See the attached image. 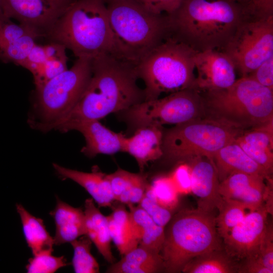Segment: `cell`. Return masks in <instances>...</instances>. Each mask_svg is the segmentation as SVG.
<instances>
[{"label": "cell", "mask_w": 273, "mask_h": 273, "mask_svg": "<svg viewBox=\"0 0 273 273\" xmlns=\"http://www.w3.org/2000/svg\"><path fill=\"white\" fill-rule=\"evenodd\" d=\"M197 52L169 35L136 65L144 82L145 101L194 88L195 58Z\"/></svg>", "instance_id": "obj_7"}, {"label": "cell", "mask_w": 273, "mask_h": 273, "mask_svg": "<svg viewBox=\"0 0 273 273\" xmlns=\"http://www.w3.org/2000/svg\"><path fill=\"white\" fill-rule=\"evenodd\" d=\"M56 226L55 244L70 243L86 235L84 211L57 198L56 205L50 213Z\"/></svg>", "instance_id": "obj_21"}, {"label": "cell", "mask_w": 273, "mask_h": 273, "mask_svg": "<svg viewBox=\"0 0 273 273\" xmlns=\"http://www.w3.org/2000/svg\"><path fill=\"white\" fill-rule=\"evenodd\" d=\"M66 1H68V2H74V1H75V0H66Z\"/></svg>", "instance_id": "obj_46"}, {"label": "cell", "mask_w": 273, "mask_h": 273, "mask_svg": "<svg viewBox=\"0 0 273 273\" xmlns=\"http://www.w3.org/2000/svg\"><path fill=\"white\" fill-rule=\"evenodd\" d=\"M272 122L243 131L235 140L245 153L256 162L263 161L273 154Z\"/></svg>", "instance_id": "obj_26"}, {"label": "cell", "mask_w": 273, "mask_h": 273, "mask_svg": "<svg viewBox=\"0 0 273 273\" xmlns=\"http://www.w3.org/2000/svg\"><path fill=\"white\" fill-rule=\"evenodd\" d=\"M213 161L220 181L235 173H245L271 177L268 172L253 160L235 141L223 146L214 155Z\"/></svg>", "instance_id": "obj_19"}, {"label": "cell", "mask_w": 273, "mask_h": 273, "mask_svg": "<svg viewBox=\"0 0 273 273\" xmlns=\"http://www.w3.org/2000/svg\"><path fill=\"white\" fill-rule=\"evenodd\" d=\"M165 231L160 252L163 270L181 272L194 257L223 248L214 212L185 209L172 216Z\"/></svg>", "instance_id": "obj_6"}, {"label": "cell", "mask_w": 273, "mask_h": 273, "mask_svg": "<svg viewBox=\"0 0 273 273\" xmlns=\"http://www.w3.org/2000/svg\"><path fill=\"white\" fill-rule=\"evenodd\" d=\"M242 132L208 117L177 124L163 131L162 157L171 162L196 157L213 161L219 149L235 141Z\"/></svg>", "instance_id": "obj_9"}, {"label": "cell", "mask_w": 273, "mask_h": 273, "mask_svg": "<svg viewBox=\"0 0 273 273\" xmlns=\"http://www.w3.org/2000/svg\"><path fill=\"white\" fill-rule=\"evenodd\" d=\"M139 206L146 212L155 222L164 228L172 217L170 210L162 206L145 194L139 202Z\"/></svg>", "instance_id": "obj_37"}, {"label": "cell", "mask_w": 273, "mask_h": 273, "mask_svg": "<svg viewBox=\"0 0 273 273\" xmlns=\"http://www.w3.org/2000/svg\"><path fill=\"white\" fill-rule=\"evenodd\" d=\"M217 209L218 214L216 216V228L222 239L250 212L241 202L223 198Z\"/></svg>", "instance_id": "obj_31"}, {"label": "cell", "mask_w": 273, "mask_h": 273, "mask_svg": "<svg viewBox=\"0 0 273 273\" xmlns=\"http://www.w3.org/2000/svg\"><path fill=\"white\" fill-rule=\"evenodd\" d=\"M248 76L273 90V56L261 63Z\"/></svg>", "instance_id": "obj_41"}, {"label": "cell", "mask_w": 273, "mask_h": 273, "mask_svg": "<svg viewBox=\"0 0 273 273\" xmlns=\"http://www.w3.org/2000/svg\"><path fill=\"white\" fill-rule=\"evenodd\" d=\"M195 66L194 88L200 92L226 88L237 80L234 64L222 50L198 52Z\"/></svg>", "instance_id": "obj_14"}, {"label": "cell", "mask_w": 273, "mask_h": 273, "mask_svg": "<svg viewBox=\"0 0 273 273\" xmlns=\"http://www.w3.org/2000/svg\"><path fill=\"white\" fill-rule=\"evenodd\" d=\"M148 11L156 15H170L178 8L181 0H134Z\"/></svg>", "instance_id": "obj_40"}, {"label": "cell", "mask_w": 273, "mask_h": 273, "mask_svg": "<svg viewBox=\"0 0 273 273\" xmlns=\"http://www.w3.org/2000/svg\"><path fill=\"white\" fill-rule=\"evenodd\" d=\"M145 194L170 211L178 204L179 193L170 177L160 176L155 178L151 184H148Z\"/></svg>", "instance_id": "obj_32"}, {"label": "cell", "mask_w": 273, "mask_h": 273, "mask_svg": "<svg viewBox=\"0 0 273 273\" xmlns=\"http://www.w3.org/2000/svg\"><path fill=\"white\" fill-rule=\"evenodd\" d=\"M44 47L47 53L46 59L30 71L33 77L35 89L40 87L68 69L66 49L64 46L51 41L45 44Z\"/></svg>", "instance_id": "obj_30"}, {"label": "cell", "mask_w": 273, "mask_h": 273, "mask_svg": "<svg viewBox=\"0 0 273 273\" xmlns=\"http://www.w3.org/2000/svg\"><path fill=\"white\" fill-rule=\"evenodd\" d=\"M163 270L160 254L141 246L130 250L107 270L110 273H154Z\"/></svg>", "instance_id": "obj_25"}, {"label": "cell", "mask_w": 273, "mask_h": 273, "mask_svg": "<svg viewBox=\"0 0 273 273\" xmlns=\"http://www.w3.org/2000/svg\"><path fill=\"white\" fill-rule=\"evenodd\" d=\"M40 37L42 36L38 33L27 34L1 48L0 60L21 66Z\"/></svg>", "instance_id": "obj_34"}, {"label": "cell", "mask_w": 273, "mask_h": 273, "mask_svg": "<svg viewBox=\"0 0 273 273\" xmlns=\"http://www.w3.org/2000/svg\"><path fill=\"white\" fill-rule=\"evenodd\" d=\"M132 232L139 245L160 254L165 229L159 225L140 206L128 205Z\"/></svg>", "instance_id": "obj_22"}, {"label": "cell", "mask_w": 273, "mask_h": 273, "mask_svg": "<svg viewBox=\"0 0 273 273\" xmlns=\"http://www.w3.org/2000/svg\"><path fill=\"white\" fill-rule=\"evenodd\" d=\"M244 5L245 20H258L273 16V0H249Z\"/></svg>", "instance_id": "obj_38"}, {"label": "cell", "mask_w": 273, "mask_h": 273, "mask_svg": "<svg viewBox=\"0 0 273 273\" xmlns=\"http://www.w3.org/2000/svg\"><path fill=\"white\" fill-rule=\"evenodd\" d=\"M53 165L61 178L71 179L83 188L99 206H112L115 200L107 174L96 169L86 172L66 168L56 163Z\"/></svg>", "instance_id": "obj_20"}, {"label": "cell", "mask_w": 273, "mask_h": 273, "mask_svg": "<svg viewBox=\"0 0 273 273\" xmlns=\"http://www.w3.org/2000/svg\"><path fill=\"white\" fill-rule=\"evenodd\" d=\"M32 33H38L43 37L32 28L14 23L4 14L0 7V49L24 35Z\"/></svg>", "instance_id": "obj_36"}, {"label": "cell", "mask_w": 273, "mask_h": 273, "mask_svg": "<svg viewBox=\"0 0 273 273\" xmlns=\"http://www.w3.org/2000/svg\"><path fill=\"white\" fill-rule=\"evenodd\" d=\"M267 180V184H265L264 195H263V205L268 213L272 215L273 205H272V180L269 178Z\"/></svg>", "instance_id": "obj_44"}, {"label": "cell", "mask_w": 273, "mask_h": 273, "mask_svg": "<svg viewBox=\"0 0 273 273\" xmlns=\"http://www.w3.org/2000/svg\"><path fill=\"white\" fill-rule=\"evenodd\" d=\"M268 213L264 205L249 212L243 220L222 239L226 252L238 262L257 256L267 224Z\"/></svg>", "instance_id": "obj_13"}, {"label": "cell", "mask_w": 273, "mask_h": 273, "mask_svg": "<svg viewBox=\"0 0 273 273\" xmlns=\"http://www.w3.org/2000/svg\"><path fill=\"white\" fill-rule=\"evenodd\" d=\"M100 120H85L73 122L59 127L62 132L75 130L80 132L85 140L81 152L93 158L98 154L113 155L122 152L125 135L115 132L104 125Z\"/></svg>", "instance_id": "obj_15"}, {"label": "cell", "mask_w": 273, "mask_h": 273, "mask_svg": "<svg viewBox=\"0 0 273 273\" xmlns=\"http://www.w3.org/2000/svg\"><path fill=\"white\" fill-rule=\"evenodd\" d=\"M240 4H244L247 3L249 0H232Z\"/></svg>", "instance_id": "obj_45"}, {"label": "cell", "mask_w": 273, "mask_h": 273, "mask_svg": "<svg viewBox=\"0 0 273 273\" xmlns=\"http://www.w3.org/2000/svg\"><path fill=\"white\" fill-rule=\"evenodd\" d=\"M163 131L162 126L149 125L138 128L129 137H124L122 152L132 156L143 171L149 162L162 157Z\"/></svg>", "instance_id": "obj_18"}, {"label": "cell", "mask_w": 273, "mask_h": 273, "mask_svg": "<svg viewBox=\"0 0 273 273\" xmlns=\"http://www.w3.org/2000/svg\"><path fill=\"white\" fill-rule=\"evenodd\" d=\"M222 50L241 77L247 76L273 56V16L243 21Z\"/></svg>", "instance_id": "obj_11"}, {"label": "cell", "mask_w": 273, "mask_h": 273, "mask_svg": "<svg viewBox=\"0 0 273 273\" xmlns=\"http://www.w3.org/2000/svg\"><path fill=\"white\" fill-rule=\"evenodd\" d=\"M206 117L243 130L273 120V90L249 76L231 86L201 92Z\"/></svg>", "instance_id": "obj_5"}, {"label": "cell", "mask_w": 273, "mask_h": 273, "mask_svg": "<svg viewBox=\"0 0 273 273\" xmlns=\"http://www.w3.org/2000/svg\"><path fill=\"white\" fill-rule=\"evenodd\" d=\"M239 262L232 257L224 247L193 258L183 268L185 273L237 272Z\"/></svg>", "instance_id": "obj_28"}, {"label": "cell", "mask_w": 273, "mask_h": 273, "mask_svg": "<svg viewBox=\"0 0 273 273\" xmlns=\"http://www.w3.org/2000/svg\"><path fill=\"white\" fill-rule=\"evenodd\" d=\"M168 17L170 35L197 52L222 50L245 20L244 4L232 0H181Z\"/></svg>", "instance_id": "obj_2"}, {"label": "cell", "mask_w": 273, "mask_h": 273, "mask_svg": "<svg viewBox=\"0 0 273 273\" xmlns=\"http://www.w3.org/2000/svg\"><path fill=\"white\" fill-rule=\"evenodd\" d=\"M237 272L272 273L262 263L257 256L246 258L239 261Z\"/></svg>", "instance_id": "obj_43"}, {"label": "cell", "mask_w": 273, "mask_h": 273, "mask_svg": "<svg viewBox=\"0 0 273 273\" xmlns=\"http://www.w3.org/2000/svg\"><path fill=\"white\" fill-rule=\"evenodd\" d=\"M107 178L114 200L127 205L139 204L148 185L145 174L132 173L121 168L107 174Z\"/></svg>", "instance_id": "obj_23"}, {"label": "cell", "mask_w": 273, "mask_h": 273, "mask_svg": "<svg viewBox=\"0 0 273 273\" xmlns=\"http://www.w3.org/2000/svg\"><path fill=\"white\" fill-rule=\"evenodd\" d=\"M16 206L26 242L33 255L52 252L54 239L47 231L43 220L32 215L22 205L17 204Z\"/></svg>", "instance_id": "obj_27"}, {"label": "cell", "mask_w": 273, "mask_h": 273, "mask_svg": "<svg viewBox=\"0 0 273 273\" xmlns=\"http://www.w3.org/2000/svg\"><path fill=\"white\" fill-rule=\"evenodd\" d=\"M257 256L264 266L273 272V229L271 223H267Z\"/></svg>", "instance_id": "obj_39"}, {"label": "cell", "mask_w": 273, "mask_h": 273, "mask_svg": "<svg viewBox=\"0 0 273 273\" xmlns=\"http://www.w3.org/2000/svg\"><path fill=\"white\" fill-rule=\"evenodd\" d=\"M44 37L92 59L114 56V44L105 0H75Z\"/></svg>", "instance_id": "obj_3"}, {"label": "cell", "mask_w": 273, "mask_h": 273, "mask_svg": "<svg viewBox=\"0 0 273 273\" xmlns=\"http://www.w3.org/2000/svg\"><path fill=\"white\" fill-rule=\"evenodd\" d=\"M93 59L78 58L70 69L35 89L28 118L30 126L46 132L66 119L83 94L92 76Z\"/></svg>", "instance_id": "obj_8"}, {"label": "cell", "mask_w": 273, "mask_h": 273, "mask_svg": "<svg viewBox=\"0 0 273 273\" xmlns=\"http://www.w3.org/2000/svg\"><path fill=\"white\" fill-rule=\"evenodd\" d=\"M188 160L191 174V192L198 198L197 208L214 212L222 197L219 193L220 181L212 160L196 157Z\"/></svg>", "instance_id": "obj_16"}, {"label": "cell", "mask_w": 273, "mask_h": 273, "mask_svg": "<svg viewBox=\"0 0 273 273\" xmlns=\"http://www.w3.org/2000/svg\"><path fill=\"white\" fill-rule=\"evenodd\" d=\"M122 113L125 121L135 130L149 125H176L206 117L203 97L195 88L144 101Z\"/></svg>", "instance_id": "obj_10"}, {"label": "cell", "mask_w": 273, "mask_h": 273, "mask_svg": "<svg viewBox=\"0 0 273 273\" xmlns=\"http://www.w3.org/2000/svg\"><path fill=\"white\" fill-rule=\"evenodd\" d=\"M84 214L86 235L94 244L104 258L112 264L115 258L111 248V238L110 235L106 216L97 208L92 198L84 202Z\"/></svg>", "instance_id": "obj_24"}, {"label": "cell", "mask_w": 273, "mask_h": 273, "mask_svg": "<svg viewBox=\"0 0 273 273\" xmlns=\"http://www.w3.org/2000/svg\"><path fill=\"white\" fill-rule=\"evenodd\" d=\"M114 56L136 65L170 35L168 15H156L134 0H105Z\"/></svg>", "instance_id": "obj_4"}, {"label": "cell", "mask_w": 273, "mask_h": 273, "mask_svg": "<svg viewBox=\"0 0 273 273\" xmlns=\"http://www.w3.org/2000/svg\"><path fill=\"white\" fill-rule=\"evenodd\" d=\"M71 3L66 0H0V7L8 17L44 37Z\"/></svg>", "instance_id": "obj_12"}, {"label": "cell", "mask_w": 273, "mask_h": 273, "mask_svg": "<svg viewBox=\"0 0 273 273\" xmlns=\"http://www.w3.org/2000/svg\"><path fill=\"white\" fill-rule=\"evenodd\" d=\"M92 242L84 235L71 242L74 254L72 264L76 273H98L100 266L96 258L91 253Z\"/></svg>", "instance_id": "obj_33"}, {"label": "cell", "mask_w": 273, "mask_h": 273, "mask_svg": "<svg viewBox=\"0 0 273 273\" xmlns=\"http://www.w3.org/2000/svg\"><path fill=\"white\" fill-rule=\"evenodd\" d=\"M170 177L179 194L191 192V174L189 165L184 164L178 165Z\"/></svg>", "instance_id": "obj_42"}, {"label": "cell", "mask_w": 273, "mask_h": 273, "mask_svg": "<svg viewBox=\"0 0 273 273\" xmlns=\"http://www.w3.org/2000/svg\"><path fill=\"white\" fill-rule=\"evenodd\" d=\"M52 252H45L33 255L26 266L29 273H53L68 265L63 256L56 257Z\"/></svg>", "instance_id": "obj_35"}, {"label": "cell", "mask_w": 273, "mask_h": 273, "mask_svg": "<svg viewBox=\"0 0 273 273\" xmlns=\"http://www.w3.org/2000/svg\"><path fill=\"white\" fill-rule=\"evenodd\" d=\"M106 217L111 240L121 255H124L139 246L132 234L129 212L124 206L115 207Z\"/></svg>", "instance_id": "obj_29"}, {"label": "cell", "mask_w": 273, "mask_h": 273, "mask_svg": "<svg viewBox=\"0 0 273 273\" xmlns=\"http://www.w3.org/2000/svg\"><path fill=\"white\" fill-rule=\"evenodd\" d=\"M136 66L112 55L93 59L89 81L77 104L57 127L75 121L100 120L145 101Z\"/></svg>", "instance_id": "obj_1"}, {"label": "cell", "mask_w": 273, "mask_h": 273, "mask_svg": "<svg viewBox=\"0 0 273 273\" xmlns=\"http://www.w3.org/2000/svg\"><path fill=\"white\" fill-rule=\"evenodd\" d=\"M264 180L256 175L235 173L220 182L219 193L222 198L241 202L254 211L263 205Z\"/></svg>", "instance_id": "obj_17"}]
</instances>
